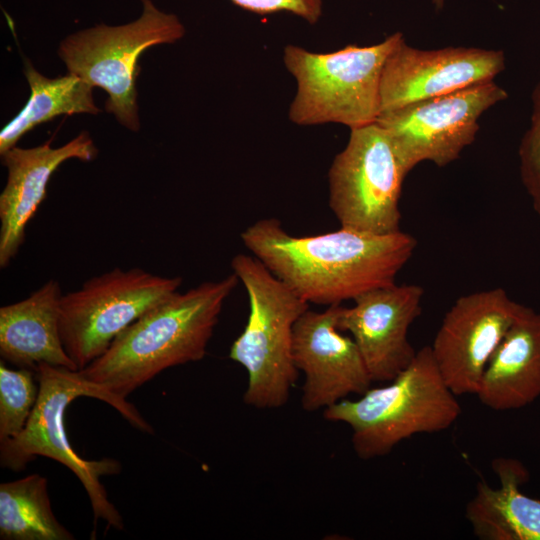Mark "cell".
I'll use <instances>...</instances> for the list:
<instances>
[{"instance_id": "1", "label": "cell", "mask_w": 540, "mask_h": 540, "mask_svg": "<svg viewBox=\"0 0 540 540\" xmlns=\"http://www.w3.org/2000/svg\"><path fill=\"white\" fill-rule=\"evenodd\" d=\"M248 251L307 303L339 305L395 284L417 241L402 230L373 234L340 227L310 236L290 235L276 218L242 231Z\"/></svg>"}, {"instance_id": "2", "label": "cell", "mask_w": 540, "mask_h": 540, "mask_svg": "<svg viewBox=\"0 0 540 540\" xmlns=\"http://www.w3.org/2000/svg\"><path fill=\"white\" fill-rule=\"evenodd\" d=\"M238 282L232 273L183 293L177 291L144 313L101 356L78 371L126 400L163 370L201 360L223 305Z\"/></svg>"}, {"instance_id": "3", "label": "cell", "mask_w": 540, "mask_h": 540, "mask_svg": "<svg viewBox=\"0 0 540 540\" xmlns=\"http://www.w3.org/2000/svg\"><path fill=\"white\" fill-rule=\"evenodd\" d=\"M34 371L39 383L36 404L23 431L14 438L0 442L1 466L19 472L38 456L60 462L82 483L90 499L95 520L100 518L110 527L123 529V519L108 499L100 481L102 476L119 473L121 466L110 458H81L67 438L65 411L76 398L93 397L110 404L135 428L152 433V427L133 404L86 379L78 370L40 363Z\"/></svg>"}, {"instance_id": "4", "label": "cell", "mask_w": 540, "mask_h": 540, "mask_svg": "<svg viewBox=\"0 0 540 540\" xmlns=\"http://www.w3.org/2000/svg\"><path fill=\"white\" fill-rule=\"evenodd\" d=\"M456 397L424 346L388 385L343 399L325 408L324 417L350 426L353 449L367 460L389 454L413 435L449 429L461 414Z\"/></svg>"}, {"instance_id": "5", "label": "cell", "mask_w": 540, "mask_h": 540, "mask_svg": "<svg viewBox=\"0 0 540 540\" xmlns=\"http://www.w3.org/2000/svg\"><path fill=\"white\" fill-rule=\"evenodd\" d=\"M231 267L249 301L247 323L229 351L248 375L244 402L258 409L279 408L297 378L293 330L309 303L253 255H235Z\"/></svg>"}, {"instance_id": "6", "label": "cell", "mask_w": 540, "mask_h": 540, "mask_svg": "<svg viewBox=\"0 0 540 540\" xmlns=\"http://www.w3.org/2000/svg\"><path fill=\"white\" fill-rule=\"evenodd\" d=\"M402 37L395 32L373 45L348 44L327 53L286 45L283 62L297 83L290 121L299 126L336 123L349 129L376 122L383 66Z\"/></svg>"}, {"instance_id": "7", "label": "cell", "mask_w": 540, "mask_h": 540, "mask_svg": "<svg viewBox=\"0 0 540 540\" xmlns=\"http://www.w3.org/2000/svg\"><path fill=\"white\" fill-rule=\"evenodd\" d=\"M141 1L143 10L136 20L80 30L63 39L58 49L67 72L103 89L108 96L105 110L133 132L140 129L136 79L141 55L152 46L177 42L186 32L177 15L160 10L152 0Z\"/></svg>"}, {"instance_id": "8", "label": "cell", "mask_w": 540, "mask_h": 540, "mask_svg": "<svg viewBox=\"0 0 540 540\" xmlns=\"http://www.w3.org/2000/svg\"><path fill=\"white\" fill-rule=\"evenodd\" d=\"M181 284L179 276L116 267L63 294L60 337L77 369H84L101 356L121 332L176 293Z\"/></svg>"}, {"instance_id": "9", "label": "cell", "mask_w": 540, "mask_h": 540, "mask_svg": "<svg viewBox=\"0 0 540 540\" xmlns=\"http://www.w3.org/2000/svg\"><path fill=\"white\" fill-rule=\"evenodd\" d=\"M408 173L377 123L350 129L328 171L329 207L340 227L389 234L401 230L400 197Z\"/></svg>"}, {"instance_id": "10", "label": "cell", "mask_w": 540, "mask_h": 540, "mask_svg": "<svg viewBox=\"0 0 540 540\" xmlns=\"http://www.w3.org/2000/svg\"><path fill=\"white\" fill-rule=\"evenodd\" d=\"M494 80L383 111L377 123L388 134L409 174L429 161L444 167L475 140L482 114L507 99Z\"/></svg>"}, {"instance_id": "11", "label": "cell", "mask_w": 540, "mask_h": 540, "mask_svg": "<svg viewBox=\"0 0 540 540\" xmlns=\"http://www.w3.org/2000/svg\"><path fill=\"white\" fill-rule=\"evenodd\" d=\"M523 307L498 287L462 295L448 309L430 348L456 396L476 395L489 359Z\"/></svg>"}, {"instance_id": "12", "label": "cell", "mask_w": 540, "mask_h": 540, "mask_svg": "<svg viewBox=\"0 0 540 540\" xmlns=\"http://www.w3.org/2000/svg\"><path fill=\"white\" fill-rule=\"evenodd\" d=\"M505 64L502 50L463 46L422 50L408 45L403 36L383 66L381 112L494 80Z\"/></svg>"}, {"instance_id": "13", "label": "cell", "mask_w": 540, "mask_h": 540, "mask_svg": "<svg viewBox=\"0 0 540 540\" xmlns=\"http://www.w3.org/2000/svg\"><path fill=\"white\" fill-rule=\"evenodd\" d=\"M340 305L322 312L308 309L294 325L292 353L305 375L301 403L306 411L361 395L373 382L355 341L337 327Z\"/></svg>"}, {"instance_id": "14", "label": "cell", "mask_w": 540, "mask_h": 540, "mask_svg": "<svg viewBox=\"0 0 540 540\" xmlns=\"http://www.w3.org/2000/svg\"><path fill=\"white\" fill-rule=\"evenodd\" d=\"M423 296L420 285L395 283L363 293L351 307L340 305L337 327L351 334L372 381L390 382L416 355L408 331Z\"/></svg>"}, {"instance_id": "15", "label": "cell", "mask_w": 540, "mask_h": 540, "mask_svg": "<svg viewBox=\"0 0 540 540\" xmlns=\"http://www.w3.org/2000/svg\"><path fill=\"white\" fill-rule=\"evenodd\" d=\"M52 139L32 148L13 147L0 154L7 168L0 194V267H7L25 240L26 226L46 197L47 185L67 160L92 161L98 149L90 134L82 131L60 147Z\"/></svg>"}, {"instance_id": "16", "label": "cell", "mask_w": 540, "mask_h": 540, "mask_svg": "<svg viewBox=\"0 0 540 540\" xmlns=\"http://www.w3.org/2000/svg\"><path fill=\"white\" fill-rule=\"evenodd\" d=\"M63 292L50 279L27 298L0 308V355L19 367L40 363L78 370L66 353L59 330Z\"/></svg>"}, {"instance_id": "17", "label": "cell", "mask_w": 540, "mask_h": 540, "mask_svg": "<svg viewBox=\"0 0 540 540\" xmlns=\"http://www.w3.org/2000/svg\"><path fill=\"white\" fill-rule=\"evenodd\" d=\"M476 396L495 411L520 409L540 396V313L523 307L489 359Z\"/></svg>"}, {"instance_id": "18", "label": "cell", "mask_w": 540, "mask_h": 540, "mask_svg": "<svg viewBox=\"0 0 540 540\" xmlns=\"http://www.w3.org/2000/svg\"><path fill=\"white\" fill-rule=\"evenodd\" d=\"M492 467L500 485L478 482L466 506L474 535L482 540H540V500L520 490L528 480L527 470L508 458L494 460Z\"/></svg>"}, {"instance_id": "19", "label": "cell", "mask_w": 540, "mask_h": 540, "mask_svg": "<svg viewBox=\"0 0 540 540\" xmlns=\"http://www.w3.org/2000/svg\"><path fill=\"white\" fill-rule=\"evenodd\" d=\"M24 75L30 97L21 111L0 132V154L16 146L17 142L36 126L61 115L92 114L101 110L93 97V86L80 77L68 73L48 78L32 63L24 62Z\"/></svg>"}, {"instance_id": "20", "label": "cell", "mask_w": 540, "mask_h": 540, "mask_svg": "<svg viewBox=\"0 0 540 540\" xmlns=\"http://www.w3.org/2000/svg\"><path fill=\"white\" fill-rule=\"evenodd\" d=\"M0 538L2 540H73L55 517L47 479L39 474L0 485Z\"/></svg>"}, {"instance_id": "21", "label": "cell", "mask_w": 540, "mask_h": 540, "mask_svg": "<svg viewBox=\"0 0 540 540\" xmlns=\"http://www.w3.org/2000/svg\"><path fill=\"white\" fill-rule=\"evenodd\" d=\"M39 394L35 371L9 369L0 363V442L19 435L25 428Z\"/></svg>"}, {"instance_id": "22", "label": "cell", "mask_w": 540, "mask_h": 540, "mask_svg": "<svg viewBox=\"0 0 540 540\" xmlns=\"http://www.w3.org/2000/svg\"><path fill=\"white\" fill-rule=\"evenodd\" d=\"M520 176L540 218V82L532 93L530 126L519 145Z\"/></svg>"}, {"instance_id": "23", "label": "cell", "mask_w": 540, "mask_h": 540, "mask_svg": "<svg viewBox=\"0 0 540 540\" xmlns=\"http://www.w3.org/2000/svg\"><path fill=\"white\" fill-rule=\"evenodd\" d=\"M234 5L260 15L287 12L309 24H316L323 13V0H230Z\"/></svg>"}, {"instance_id": "24", "label": "cell", "mask_w": 540, "mask_h": 540, "mask_svg": "<svg viewBox=\"0 0 540 540\" xmlns=\"http://www.w3.org/2000/svg\"><path fill=\"white\" fill-rule=\"evenodd\" d=\"M445 0H432L433 5L437 10H440L444 5Z\"/></svg>"}]
</instances>
